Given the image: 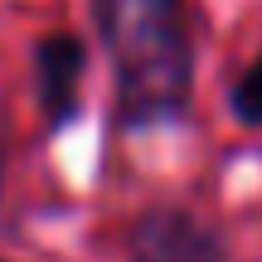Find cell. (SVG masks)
<instances>
[{"label":"cell","instance_id":"1","mask_svg":"<svg viewBox=\"0 0 262 262\" xmlns=\"http://www.w3.org/2000/svg\"><path fill=\"white\" fill-rule=\"evenodd\" d=\"M117 58V117L126 126L170 122L189 97V39L180 0H93Z\"/></svg>","mask_w":262,"mask_h":262},{"label":"cell","instance_id":"2","mask_svg":"<svg viewBox=\"0 0 262 262\" xmlns=\"http://www.w3.org/2000/svg\"><path fill=\"white\" fill-rule=\"evenodd\" d=\"M131 257L136 262H224L214 233L199 228L189 214H175V209H156L141 219L131 233Z\"/></svg>","mask_w":262,"mask_h":262},{"label":"cell","instance_id":"3","mask_svg":"<svg viewBox=\"0 0 262 262\" xmlns=\"http://www.w3.org/2000/svg\"><path fill=\"white\" fill-rule=\"evenodd\" d=\"M34 83L39 107L49 122H68L78 112V83H83V44L73 34H49L34 54Z\"/></svg>","mask_w":262,"mask_h":262},{"label":"cell","instance_id":"4","mask_svg":"<svg viewBox=\"0 0 262 262\" xmlns=\"http://www.w3.org/2000/svg\"><path fill=\"white\" fill-rule=\"evenodd\" d=\"M228 107H233L238 122L262 126V54H257V63L238 78V88H233V97H228Z\"/></svg>","mask_w":262,"mask_h":262}]
</instances>
